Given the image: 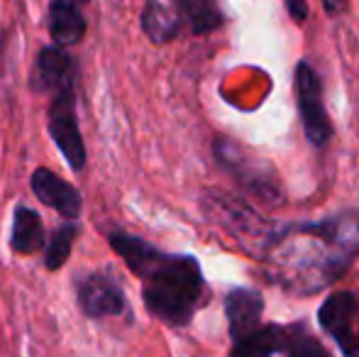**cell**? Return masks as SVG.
<instances>
[{"mask_svg": "<svg viewBox=\"0 0 359 357\" xmlns=\"http://www.w3.org/2000/svg\"><path fill=\"white\" fill-rule=\"evenodd\" d=\"M49 32L59 47H72L86 34L83 0H52L49 8Z\"/></svg>", "mask_w": 359, "mask_h": 357, "instance_id": "13", "label": "cell"}, {"mask_svg": "<svg viewBox=\"0 0 359 357\" xmlns=\"http://www.w3.org/2000/svg\"><path fill=\"white\" fill-rule=\"evenodd\" d=\"M286 10L296 22H306V18H308L306 0H286Z\"/></svg>", "mask_w": 359, "mask_h": 357, "instance_id": "19", "label": "cell"}, {"mask_svg": "<svg viewBox=\"0 0 359 357\" xmlns=\"http://www.w3.org/2000/svg\"><path fill=\"white\" fill-rule=\"evenodd\" d=\"M142 27L147 37L156 44H164L186 34L184 0H149L142 13Z\"/></svg>", "mask_w": 359, "mask_h": 357, "instance_id": "9", "label": "cell"}, {"mask_svg": "<svg viewBox=\"0 0 359 357\" xmlns=\"http://www.w3.org/2000/svg\"><path fill=\"white\" fill-rule=\"evenodd\" d=\"M42 245H44L42 220H39V215L34 210L20 206L15 210V223H13V250L22 255H32Z\"/></svg>", "mask_w": 359, "mask_h": 357, "instance_id": "16", "label": "cell"}, {"mask_svg": "<svg viewBox=\"0 0 359 357\" xmlns=\"http://www.w3.org/2000/svg\"><path fill=\"white\" fill-rule=\"evenodd\" d=\"M345 5H347V0H323V8H325L327 15L342 13V10H345Z\"/></svg>", "mask_w": 359, "mask_h": 357, "instance_id": "20", "label": "cell"}, {"mask_svg": "<svg viewBox=\"0 0 359 357\" xmlns=\"http://www.w3.org/2000/svg\"><path fill=\"white\" fill-rule=\"evenodd\" d=\"M74 238H76L74 223H67V225H62V228L54 230V235L47 243V257H44V262H47L49 269H59L64 262H67L69 252H72Z\"/></svg>", "mask_w": 359, "mask_h": 357, "instance_id": "18", "label": "cell"}, {"mask_svg": "<svg viewBox=\"0 0 359 357\" xmlns=\"http://www.w3.org/2000/svg\"><path fill=\"white\" fill-rule=\"evenodd\" d=\"M279 353L286 357H330L325 345L311 333L306 323L279 325Z\"/></svg>", "mask_w": 359, "mask_h": 357, "instance_id": "14", "label": "cell"}, {"mask_svg": "<svg viewBox=\"0 0 359 357\" xmlns=\"http://www.w3.org/2000/svg\"><path fill=\"white\" fill-rule=\"evenodd\" d=\"M32 191L44 206L62 213L64 218L74 220L81 213V196L72 184L62 181L49 169H37L32 174Z\"/></svg>", "mask_w": 359, "mask_h": 357, "instance_id": "12", "label": "cell"}, {"mask_svg": "<svg viewBox=\"0 0 359 357\" xmlns=\"http://www.w3.org/2000/svg\"><path fill=\"white\" fill-rule=\"evenodd\" d=\"M262 311H264V299L255 289H232L225 296V314L227 325H230L232 340L252 333L257 325H262Z\"/></svg>", "mask_w": 359, "mask_h": 357, "instance_id": "11", "label": "cell"}, {"mask_svg": "<svg viewBox=\"0 0 359 357\" xmlns=\"http://www.w3.org/2000/svg\"><path fill=\"white\" fill-rule=\"evenodd\" d=\"M296 100L298 113H301L303 133L313 147H325L330 142L332 125L327 120V113L323 108V90L320 79L316 69L308 62H298L296 67Z\"/></svg>", "mask_w": 359, "mask_h": 357, "instance_id": "3", "label": "cell"}, {"mask_svg": "<svg viewBox=\"0 0 359 357\" xmlns=\"http://www.w3.org/2000/svg\"><path fill=\"white\" fill-rule=\"evenodd\" d=\"M81 309L88 316H118L125 311L123 289L108 274H90L79 289Z\"/></svg>", "mask_w": 359, "mask_h": 357, "instance_id": "10", "label": "cell"}, {"mask_svg": "<svg viewBox=\"0 0 359 357\" xmlns=\"http://www.w3.org/2000/svg\"><path fill=\"white\" fill-rule=\"evenodd\" d=\"M74 62L62 47H47L39 52L32 69V88L39 93H59L74 88Z\"/></svg>", "mask_w": 359, "mask_h": 357, "instance_id": "8", "label": "cell"}, {"mask_svg": "<svg viewBox=\"0 0 359 357\" xmlns=\"http://www.w3.org/2000/svg\"><path fill=\"white\" fill-rule=\"evenodd\" d=\"M318 318L345 357H359V301L352 291L327 296L318 311Z\"/></svg>", "mask_w": 359, "mask_h": 357, "instance_id": "5", "label": "cell"}, {"mask_svg": "<svg viewBox=\"0 0 359 357\" xmlns=\"http://www.w3.org/2000/svg\"><path fill=\"white\" fill-rule=\"evenodd\" d=\"M213 206H215V215L222 220V225H225L232 235H237V240H242V245H245L250 252L262 257L264 250L269 248L276 230H271L269 223H264V220L257 213H252L250 208L230 201V196L215 198Z\"/></svg>", "mask_w": 359, "mask_h": 357, "instance_id": "7", "label": "cell"}, {"mask_svg": "<svg viewBox=\"0 0 359 357\" xmlns=\"http://www.w3.org/2000/svg\"><path fill=\"white\" fill-rule=\"evenodd\" d=\"M215 157L220 162V167L225 172H230L232 177L240 181L252 196H257L259 201L266 203H279V184L269 174V167L264 164H257L250 154L242 152L237 144H232L230 140H217L215 142Z\"/></svg>", "mask_w": 359, "mask_h": 357, "instance_id": "4", "label": "cell"}, {"mask_svg": "<svg viewBox=\"0 0 359 357\" xmlns=\"http://www.w3.org/2000/svg\"><path fill=\"white\" fill-rule=\"evenodd\" d=\"M142 279L147 311L164 323L186 325L205 299L203 271L191 255L159 252Z\"/></svg>", "mask_w": 359, "mask_h": 357, "instance_id": "2", "label": "cell"}, {"mask_svg": "<svg viewBox=\"0 0 359 357\" xmlns=\"http://www.w3.org/2000/svg\"><path fill=\"white\" fill-rule=\"evenodd\" d=\"M279 353V323L257 325L252 333L232 340L227 357H271Z\"/></svg>", "mask_w": 359, "mask_h": 357, "instance_id": "15", "label": "cell"}, {"mask_svg": "<svg viewBox=\"0 0 359 357\" xmlns=\"http://www.w3.org/2000/svg\"><path fill=\"white\" fill-rule=\"evenodd\" d=\"M49 133H52L57 147L64 152L69 167L83 169L86 164V147L76 123V103H74V88L59 90L54 93L52 110H49Z\"/></svg>", "mask_w": 359, "mask_h": 357, "instance_id": "6", "label": "cell"}, {"mask_svg": "<svg viewBox=\"0 0 359 357\" xmlns=\"http://www.w3.org/2000/svg\"><path fill=\"white\" fill-rule=\"evenodd\" d=\"M186 13V32L189 34H205L213 32L222 25V13L215 0H184Z\"/></svg>", "mask_w": 359, "mask_h": 357, "instance_id": "17", "label": "cell"}, {"mask_svg": "<svg viewBox=\"0 0 359 357\" xmlns=\"http://www.w3.org/2000/svg\"><path fill=\"white\" fill-rule=\"evenodd\" d=\"M359 255V213L330 215L316 223L276 230L264 250V274L291 294H316L335 284Z\"/></svg>", "mask_w": 359, "mask_h": 357, "instance_id": "1", "label": "cell"}]
</instances>
